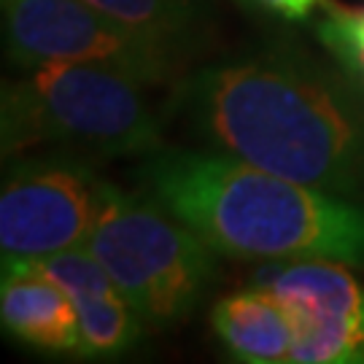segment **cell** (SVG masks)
Returning a JSON list of instances; mask_svg holds the SVG:
<instances>
[{"label": "cell", "mask_w": 364, "mask_h": 364, "mask_svg": "<svg viewBox=\"0 0 364 364\" xmlns=\"http://www.w3.org/2000/svg\"><path fill=\"white\" fill-rule=\"evenodd\" d=\"M176 105L205 149L338 197H364V111L332 73L287 49L195 70Z\"/></svg>", "instance_id": "obj_1"}, {"label": "cell", "mask_w": 364, "mask_h": 364, "mask_svg": "<svg viewBox=\"0 0 364 364\" xmlns=\"http://www.w3.org/2000/svg\"><path fill=\"white\" fill-rule=\"evenodd\" d=\"M144 195L232 259H332L364 267V205L213 149H154Z\"/></svg>", "instance_id": "obj_2"}, {"label": "cell", "mask_w": 364, "mask_h": 364, "mask_svg": "<svg viewBox=\"0 0 364 364\" xmlns=\"http://www.w3.org/2000/svg\"><path fill=\"white\" fill-rule=\"evenodd\" d=\"M144 81L122 70L49 63L3 87V156L54 149L81 159L146 156L162 146Z\"/></svg>", "instance_id": "obj_3"}, {"label": "cell", "mask_w": 364, "mask_h": 364, "mask_svg": "<svg viewBox=\"0 0 364 364\" xmlns=\"http://www.w3.org/2000/svg\"><path fill=\"white\" fill-rule=\"evenodd\" d=\"M87 248L146 326H173L189 318L208 294L213 248L149 195L114 189Z\"/></svg>", "instance_id": "obj_4"}, {"label": "cell", "mask_w": 364, "mask_h": 364, "mask_svg": "<svg viewBox=\"0 0 364 364\" xmlns=\"http://www.w3.org/2000/svg\"><path fill=\"white\" fill-rule=\"evenodd\" d=\"M3 38L9 60L22 70L81 63L159 84L181 60V49L122 25L87 0H3Z\"/></svg>", "instance_id": "obj_5"}, {"label": "cell", "mask_w": 364, "mask_h": 364, "mask_svg": "<svg viewBox=\"0 0 364 364\" xmlns=\"http://www.w3.org/2000/svg\"><path fill=\"white\" fill-rule=\"evenodd\" d=\"M114 189L81 156L63 151L14 156L0 192L3 259H36L87 246Z\"/></svg>", "instance_id": "obj_6"}, {"label": "cell", "mask_w": 364, "mask_h": 364, "mask_svg": "<svg viewBox=\"0 0 364 364\" xmlns=\"http://www.w3.org/2000/svg\"><path fill=\"white\" fill-rule=\"evenodd\" d=\"M332 259H289L264 267L257 287L294 318V364H364V284Z\"/></svg>", "instance_id": "obj_7"}, {"label": "cell", "mask_w": 364, "mask_h": 364, "mask_svg": "<svg viewBox=\"0 0 364 364\" xmlns=\"http://www.w3.org/2000/svg\"><path fill=\"white\" fill-rule=\"evenodd\" d=\"M0 318L9 335L33 348L52 353L81 351L73 299L49 278L33 270L3 267Z\"/></svg>", "instance_id": "obj_8"}, {"label": "cell", "mask_w": 364, "mask_h": 364, "mask_svg": "<svg viewBox=\"0 0 364 364\" xmlns=\"http://www.w3.org/2000/svg\"><path fill=\"white\" fill-rule=\"evenodd\" d=\"M210 326L237 362H291L297 343L294 318L267 289L251 287L221 297L210 311Z\"/></svg>", "instance_id": "obj_9"}, {"label": "cell", "mask_w": 364, "mask_h": 364, "mask_svg": "<svg viewBox=\"0 0 364 364\" xmlns=\"http://www.w3.org/2000/svg\"><path fill=\"white\" fill-rule=\"evenodd\" d=\"M84 356H111L132 348L149 329L141 313L124 299L119 289L73 302Z\"/></svg>", "instance_id": "obj_10"}, {"label": "cell", "mask_w": 364, "mask_h": 364, "mask_svg": "<svg viewBox=\"0 0 364 364\" xmlns=\"http://www.w3.org/2000/svg\"><path fill=\"white\" fill-rule=\"evenodd\" d=\"M117 22L181 49L203 22V0H87Z\"/></svg>", "instance_id": "obj_11"}, {"label": "cell", "mask_w": 364, "mask_h": 364, "mask_svg": "<svg viewBox=\"0 0 364 364\" xmlns=\"http://www.w3.org/2000/svg\"><path fill=\"white\" fill-rule=\"evenodd\" d=\"M318 38L343 65L364 81V11L329 6L318 22Z\"/></svg>", "instance_id": "obj_12"}, {"label": "cell", "mask_w": 364, "mask_h": 364, "mask_svg": "<svg viewBox=\"0 0 364 364\" xmlns=\"http://www.w3.org/2000/svg\"><path fill=\"white\" fill-rule=\"evenodd\" d=\"M251 3H257V6L278 14V16H284V19H305V16H311L313 11L332 6L329 0H251Z\"/></svg>", "instance_id": "obj_13"}]
</instances>
